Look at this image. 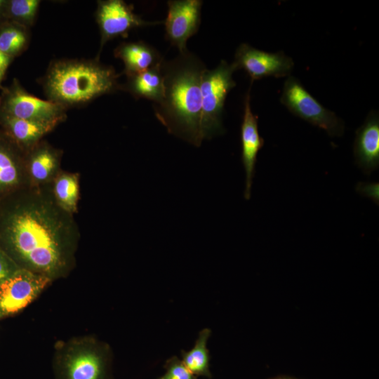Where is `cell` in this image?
I'll return each mask as SVG.
<instances>
[{
    "label": "cell",
    "instance_id": "6da1fadb",
    "mask_svg": "<svg viewBox=\"0 0 379 379\" xmlns=\"http://www.w3.org/2000/svg\"><path fill=\"white\" fill-rule=\"evenodd\" d=\"M80 239L74 215L57 204L51 184L29 185L0 201V248L20 269L52 282L67 278Z\"/></svg>",
    "mask_w": 379,
    "mask_h": 379
},
{
    "label": "cell",
    "instance_id": "7a4b0ae2",
    "mask_svg": "<svg viewBox=\"0 0 379 379\" xmlns=\"http://www.w3.org/2000/svg\"><path fill=\"white\" fill-rule=\"evenodd\" d=\"M160 67L164 93L163 99L153 104L155 117L169 133L199 147L203 141L200 83L207 67L188 49L172 60L164 58Z\"/></svg>",
    "mask_w": 379,
    "mask_h": 379
},
{
    "label": "cell",
    "instance_id": "3957f363",
    "mask_svg": "<svg viewBox=\"0 0 379 379\" xmlns=\"http://www.w3.org/2000/svg\"><path fill=\"white\" fill-rule=\"evenodd\" d=\"M117 77L112 67L97 62H59L50 69L46 86L52 101L81 103L117 89Z\"/></svg>",
    "mask_w": 379,
    "mask_h": 379
},
{
    "label": "cell",
    "instance_id": "277c9868",
    "mask_svg": "<svg viewBox=\"0 0 379 379\" xmlns=\"http://www.w3.org/2000/svg\"><path fill=\"white\" fill-rule=\"evenodd\" d=\"M110 345L93 335L58 340L53 347L54 379H114Z\"/></svg>",
    "mask_w": 379,
    "mask_h": 379
},
{
    "label": "cell",
    "instance_id": "5b68a950",
    "mask_svg": "<svg viewBox=\"0 0 379 379\" xmlns=\"http://www.w3.org/2000/svg\"><path fill=\"white\" fill-rule=\"evenodd\" d=\"M232 63L222 60L213 69H206L201 79V134L210 139L224 131L222 115L228 93L235 87Z\"/></svg>",
    "mask_w": 379,
    "mask_h": 379
},
{
    "label": "cell",
    "instance_id": "8992f818",
    "mask_svg": "<svg viewBox=\"0 0 379 379\" xmlns=\"http://www.w3.org/2000/svg\"><path fill=\"white\" fill-rule=\"evenodd\" d=\"M281 102L295 116L324 130L331 136L343 133L342 120L332 111L325 108L294 77L285 81Z\"/></svg>",
    "mask_w": 379,
    "mask_h": 379
},
{
    "label": "cell",
    "instance_id": "52a82bcc",
    "mask_svg": "<svg viewBox=\"0 0 379 379\" xmlns=\"http://www.w3.org/2000/svg\"><path fill=\"white\" fill-rule=\"evenodd\" d=\"M52 283L45 277L19 268L0 284V320L20 313Z\"/></svg>",
    "mask_w": 379,
    "mask_h": 379
},
{
    "label": "cell",
    "instance_id": "ba28073f",
    "mask_svg": "<svg viewBox=\"0 0 379 379\" xmlns=\"http://www.w3.org/2000/svg\"><path fill=\"white\" fill-rule=\"evenodd\" d=\"M236 69H244L251 81L264 77L290 76L294 66L293 59L282 51L268 53L248 44H241L232 62Z\"/></svg>",
    "mask_w": 379,
    "mask_h": 379
},
{
    "label": "cell",
    "instance_id": "9c48e42d",
    "mask_svg": "<svg viewBox=\"0 0 379 379\" xmlns=\"http://www.w3.org/2000/svg\"><path fill=\"white\" fill-rule=\"evenodd\" d=\"M201 0L168 1V13L164 21L165 36L179 53L187 50V41L199 30L201 24Z\"/></svg>",
    "mask_w": 379,
    "mask_h": 379
},
{
    "label": "cell",
    "instance_id": "30bf717a",
    "mask_svg": "<svg viewBox=\"0 0 379 379\" xmlns=\"http://www.w3.org/2000/svg\"><path fill=\"white\" fill-rule=\"evenodd\" d=\"M97 20L102 43L119 36L127 35L134 28L164 24V21H145L137 15L132 6L122 0H108L99 3Z\"/></svg>",
    "mask_w": 379,
    "mask_h": 379
},
{
    "label": "cell",
    "instance_id": "8fae6325",
    "mask_svg": "<svg viewBox=\"0 0 379 379\" xmlns=\"http://www.w3.org/2000/svg\"><path fill=\"white\" fill-rule=\"evenodd\" d=\"M29 185L25 152L6 135L0 137V201Z\"/></svg>",
    "mask_w": 379,
    "mask_h": 379
},
{
    "label": "cell",
    "instance_id": "7c38bea8",
    "mask_svg": "<svg viewBox=\"0 0 379 379\" xmlns=\"http://www.w3.org/2000/svg\"><path fill=\"white\" fill-rule=\"evenodd\" d=\"M250 91L251 86L244 98V115L241 125V161L246 173L244 198L246 200L251 197L257 156L265 143L258 131V117L251 110Z\"/></svg>",
    "mask_w": 379,
    "mask_h": 379
},
{
    "label": "cell",
    "instance_id": "4fadbf2b",
    "mask_svg": "<svg viewBox=\"0 0 379 379\" xmlns=\"http://www.w3.org/2000/svg\"><path fill=\"white\" fill-rule=\"evenodd\" d=\"M6 114L22 119L48 121L65 117L63 107L54 101H47L17 89L6 99Z\"/></svg>",
    "mask_w": 379,
    "mask_h": 379
},
{
    "label": "cell",
    "instance_id": "5bb4252c",
    "mask_svg": "<svg viewBox=\"0 0 379 379\" xmlns=\"http://www.w3.org/2000/svg\"><path fill=\"white\" fill-rule=\"evenodd\" d=\"M62 153L46 142L40 141L25 152V164L32 186L51 184L60 171Z\"/></svg>",
    "mask_w": 379,
    "mask_h": 379
},
{
    "label": "cell",
    "instance_id": "9a60e30c",
    "mask_svg": "<svg viewBox=\"0 0 379 379\" xmlns=\"http://www.w3.org/2000/svg\"><path fill=\"white\" fill-rule=\"evenodd\" d=\"M356 163L369 174L379 166V117L375 111L370 112L364 123L357 130L354 142Z\"/></svg>",
    "mask_w": 379,
    "mask_h": 379
},
{
    "label": "cell",
    "instance_id": "2e32d148",
    "mask_svg": "<svg viewBox=\"0 0 379 379\" xmlns=\"http://www.w3.org/2000/svg\"><path fill=\"white\" fill-rule=\"evenodd\" d=\"M65 117L48 121L22 119L5 115L3 124L8 137L24 152L41 141L44 136L52 131Z\"/></svg>",
    "mask_w": 379,
    "mask_h": 379
},
{
    "label": "cell",
    "instance_id": "e0dca14e",
    "mask_svg": "<svg viewBox=\"0 0 379 379\" xmlns=\"http://www.w3.org/2000/svg\"><path fill=\"white\" fill-rule=\"evenodd\" d=\"M115 55L123 60L128 76L159 65L164 60L154 47L143 41L123 44L117 48Z\"/></svg>",
    "mask_w": 379,
    "mask_h": 379
},
{
    "label": "cell",
    "instance_id": "ac0fdd59",
    "mask_svg": "<svg viewBox=\"0 0 379 379\" xmlns=\"http://www.w3.org/2000/svg\"><path fill=\"white\" fill-rule=\"evenodd\" d=\"M163 61V60H162ZM161 64L145 71L128 76L126 88L137 98L159 103L164 98V78Z\"/></svg>",
    "mask_w": 379,
    "mask_h": 379
},
{
    "label": "cell",
    "instance_id": "d6986e66",
    "mask_svg": "<svg viewBox=\"0 0 379 379\" xmlns=\"http://www.w3.org/2000/svg\"><path fill=\"white\" fill-rule=\"evenodd\" d=\"M53 196L65 211L75 215L80 197V174L60 170L51 183Z\"/></svg>",
    "mask_w": 379,
    "mask_h": 379
},
{
    "label": "cell",
    "instance_id": "ffe728a7",
    "mask_svg": "<svg viewBox=\"0 0 379 379\" xmlns=\"http://www.w3.org/2000/svg\"><path fill=\"white\" fill-rule=\"evenodd\" d=\"M211 330L205 328L199 331L194 345L190 351H181V360L187 369L197 377L211 378L209 368L210 354L207 347Z\"/></svg>",
    "mask_w": 379,
    "mask_h": 379
},
{
    "label": "cell",
    "instance_id": "44dd1931",
    "mask_svg": "<svg viewBox=\"0 0 379 379\" xmlns=\"http://www.w3.org/2000/svg\"><path fill=\"white\" fill-rule=\"evenodd\" d=\"M26 35L15 27H9L0 32V51L9 55L16 54L24 47Z\"/></svg>",
    "mask_w": 379,
    "mask_h": 379
},
{
    "label": "cell",
    "instance_id": "7402d4cb",
    "mask_svg": "<svg viewBox=\"0 0 379 379\" xmlns=\"http://www.w3.org/2000/svg\"><path fill=\"white\" fill-rule=\"evenodd\" d=\"M165 373L157 379H197L182 363L181 359L173 356L164 364Z\"/></svg>",
    "mask_w": 379,
    "mask_h": 379
},
{
    "label": "cell",
    "instance_id": "603a6c76",
    "mask_svg": "<svg viewBox=\"0 0 379 379\" xmlns=\"http://www.w3.org/2000/svg\"><path fill=\"white\" fill-rule=\"evenodd\" d=\"M39 1L12 0L10 1L11 14L21 20L31 21L36 13Z\"/></svg>",
    "mask_w": 379,
    "mask_h": 379
},
{
    "label": "cell",
    "instance_id": "cb8c5ba5",
    "mask_svg": "<svg viewBox=\"0 0 379 379\" xmlns=\"http://www.w3.org/2000/svg\"><path fill=\"white\" fill-rule=\"evenodd\" d=\"M18 269L15 262L0 248V284Z\"/></svg>",
    "mask_w": 379,
    "mask_h": 379
},
{
    "label": "cell",
    "instance_id": "d4e9b609",
    "mask_svg": "<svg viewBox=\"0 0 379 379\" xmlns=\"http://www.w3.org/2000/svg\"><path fill=\"white\" fill-rule=\"evenodd\" d=\"M357 191L378 203L379 187L376 182H359L357 185Z\"/></svg>",
    "mask_w": 379,
    "mask_h": 379
},
{
    "label": "cell",
    "instance_id": "484cf974",
    "mask_svg": "<svg viewBox=\"0 0 379 379\" xmlns=\"http://www.w3.org/2000/svg\"><path fill=\"white\" fill-rule=\"evenodd\" d=\"M11 57L0 51V82L4 78Z\"/></svg>",
    "mask_w": 379,
    "mask_h": 379
},
{
    "label": "cell",
    "instance_id": "4316f807",
    "mask_svg": "<svg viewBox=\"0 0 379 379\" xmlns=\"http://www.w3.org/2000/svg\"><path fill=\"white\" fill-rule=\"evenodd\" d=\"M272 379H297V378L286 377V376H280V377H277Z\"/></svg>",
    "mask_w": 379,
    "mask_h": 379
},
{
    "label": "cell",
    "instance_id": "83f0119b",
    "mask_svg": "<svg viewBox=\"0 0 379 379\" xmlns=\"http://www.w3.org/2000/svg\"><path fill=\"white\" fill-rule=\"evenodd\" d=\"M3 2H4L3 1L0 0V8H1V5L3 4Z\"/></svg>",
    "mask_w": 379,
    "mask_h": 379
}]
</instances>
